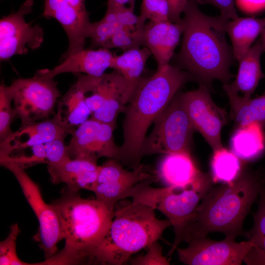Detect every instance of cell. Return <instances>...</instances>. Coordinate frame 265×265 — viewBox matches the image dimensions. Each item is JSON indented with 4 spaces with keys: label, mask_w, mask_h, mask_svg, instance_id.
Wrapping results in <instances>:
<instances>
[{
    "label": "cell",
    "mask_w": 265,
    "mask_h": 265,
    "mask_svg": "<svg viewBox=\"0 0 265 265\" xmlns=\"http://www.w3.org/2000/svg\"><path fill=\"white\" fill-rule=\"evenodd\" d=\"M183 14V39L177 57L180 64L210 89L215 80L229 84L234 58L226 38L230 20L204 14L194 0H188Z\"/></svg>",
    "instance_id": "obj_1"
},
{
    "label": "cell",
    "mask_w": 265,
    "mask_h": 265,
    "mask_svg": "<svg viewBox=\"0 0 265 265\" xmlns=\"http://www.w3.org/2000/svg\"><path fill=\"white\" fill-rule=\"evenodd\" d=\"M194 79L187 71L169 64L141 78L124 112L123 142L117 159L122 165L133 169L140 164V153L150 126L178 90Z\"/></svg>",
    "instance_id": "obj_2"
},
{
    "label": "cell",
    "mask_w": 265,
    "mask_h": 265,
    "mask_svg": "<svg viewBox=\"0 0 265 265\" xmlns=\"http://www.w3.org/2000/svg\"><path fill=\"white\" fill-rule=\"evenodd\" d=\"M254 174L241 172L231 184L212 186L185 228L181 242L219 232L235 239L244 236L243 221L262 189Z\"/></svg>",
    "instance_id": "obj_3"
},
{
    "label": "cell",
    "mask_w": 265,
    "mask_h": 265,
    "mask_svg": "<svg viewBox=\"0 0 265 265\" xmlns=\"http://www.w3.org/2000/svg\"><path fill=\"white\" fill-rule=\"evenodd\" d=\"M170 222L157 217L155 210L141 202L115 207L106 234L91 251L88 262L122 265L131 256L161 238Z\"/></svg>",
    "instance_id": "obj_4"
},
{
    "label": "cell",
    "mask_w": 265,
    "mask_h": 265,
    "mask_svg": "<svg viewBox=\"0 0 265 265\" xmlns=\"http://www.w3.org/2000/svg\"><path fill=\"white\" fill-rule=\"evenodd\" d=\"M61 223L65 244L52 258L53 265L87 261L91 251L107 231L114 215L97 199H84L69 190L53 203Z\"/></svg>",
    "instance_id": "obj_5"
},
{
    "label": "cell",
    "mask_w": 265,
    "mask_h": 265,
    "mask_svg": "<svg viewBox=\"0 0 265 265\" xmlns=\"http://www.w3.org/2000/svg\"><path fill=\"white\" fill-rule=\"evenodd\" d=\"M152 180L137 185L129 197L147 204L163 214L170 222L175 233V239L169 251L171 256L181 242L185 228L192 218L201 200L214 184L211 174L186 185L164 187L151 186Z\"/></svg>",
    "instance_id": "obj_6"
},
{
    "label": "cell",
    "mask_w": 265,
    "mask_h": 265,
    "mask_svg": "<svg viewBox=\"0 0 265 265\" xmlns=\"http://www.w3.org/2000/svg\"><path fill=\"white\" fill-rule=\"evenodd\" d=\"M153 123V130L142 144L141 159L154 154L190 153L194 129L179 94H176Z\"/></svg>",
    "instance_id": "obj_7"
},
{
    "label": "cell",
    "mask_w": 265,
    "mask_h": 265,
    "mask_svg": "<svg viewBox=\"0 0 265 265\" xmlns=\"http://www.w3.org/2000/svg\"><path fill=\"white\" fill-rule=\"evenodd\" d=\"M0 162L12 173L19 183L39 222V229L34 238L43 251L46 260L51 258L56 254L57 244L63 239L60 218L55 207L45 202L38 185L25 169L11 161Z\"/></svg>",
    "instance_id": "obj_8"
},
{
    "label": "cell",
    "mask_w": 265,
    "mask_h": 265,
    "mask_svg": "<svg viewBox=\"0 0 265 265\" xmlns=\"http://www.w3.org/2000/svg\"><path fill=\"white\" fill-rule=\"evenodd\" d=\"M9 87L22 124L49 119L60 97L53 79L36 74L32 78L17 79Z\"/></svg>",
    "instance_id": "obj_9"
},
{
    "label": "cell",
    "mask_w": 265,
    "mask_h": 265,
    "mask_svg": "<svg viewBox=\"0 0 265 265\" xmlns=\"http://www.w3.org/2000/svg\"><path fill=\"white\" fill-rule=\"evenodd\" d=\"M158 180L144 165L129 171L117 159H109L99 169L91 191L96 199L104 204L112 212L120 201L129 197L132 189L138 184L147 180Z\"/></svg>",
    "instance_id": "obj_10"
},
{
    "label": "cell",
    "mask_w": 265,
    "mask_h": 265,
    "mask_svg": "<svg viewBox=\"0 0 265 265\" xmlns=\"http://www.w3.org/2000/svg\"><path fill=\"white\" fill-rule=\"evenodd\" d=\"M194 130L204 137L212 150L223 147L221 133L228 121V115L211 97L210 88L200 83L197 89L179 94Z\"/></svg>",
    "instance_id": "obj_11"
},
{
    "label": "cell",
    "mask_w": 265,
    "mask_h": 265,
    "mask_svg": "<svg viewBox=\"0 0 265 265\" xmlns=\"http://www.w3.org/2000/svg\"><path fill=\"white\" fill-rule=\"evenodd\" d=\"M186 248L177 247L179 260L188 265H240L252 247L248 239L240 242L225 238L214 240L207 236L186 241Z\"/></svg>",
    "instance_id": "obj_12"
},
{
    "label": "cell",
    "mask_w": 265,
    "mask_h": 265,
    "mask_svg": "<svg viewBox=\"0 0 265 265\" xmlns=\"http://www.w3.org/2000/svg\"><path fill=\"white\" fill-rule=\"evenodd\" d=\"M34 1L27 0L18 10L0 21V59L7 60L17 54L26 53L29 49H36L42 44L43 30L38 25L32 26L25 16L32 10Z\"/></svg>",
    "instance_id": "obj_13"
},
{
    "label": "cell",
    "mask_w": 265,
    "mask_h": 265,
    "mask_svg": "<svg viewBox=\"0 0 265 265\" xmlns=\"http://www.w3.org/2000/svg\"><path fill=\"white\" fill-rule=\"evenodd\" d=\"M116 127L91 117L77 128L67 149L72 159H83L95 161L101 157L118 159L120 147L114 142Z\"/></svg>",
    "instance_id": "obj_14"
},
{
    "label": "cell",
    "mask_w": 265,
    "mask_h": 265,
    "mask_svg": "<svg viewBox=\"0 0 265 265\" xmlns=\"http://www.w3.org/2000/svg\"><path fill=\"white\" fill-rule=\"evenodd\" d=\"M76 129L62 125L54 117L21 124L19 129L0 142V155L45 144L55 139H65L68 134L71 135Z\"/></svg>",
    "instance_id": "obj_15"
},
{
    "label": "cell",
    "mask_w": 265,
    "mask_h": 265,
    "mask_svg": "<svg viewBox=\"0 0 265 265\" xmlns=\"http://www.w3.org/2000/svg\"><path fill=\"white\" fill-rule=\"evenodd\" d=\"M44 3L43 16L55 19L63 27L68 38V48L62 56V59L84 49L91 23L88 11L76 8L66 0H44Z\"/></svg>",
    "instance_id": "obj_16"
},
{
    "label": "cell",
    "mask_w": 265,
    "mask_h": 265,
    "mask_svg": "<svg viewBox=\"0 0 265 265\" xmlns=\"http://www.w3.org/2000/svg\"><path fill=\"white\" fill-rule=\"evenodd\" d=\"M114 55L105 48L83 49L68 56L53 69L39 70L35 74L46 79H53L59 74L66 73L100 77L110 68Z\"/></svg>",
    "instance_id": "obj_17"
},
{
    "label": "cell",
    "mask_w": 265,
    "mask_h": 265,
    "mask_svg": "<svg viewBox=\"0 0 265 265\" xmlns=\"http://www.w3.org/2000/svg\"><path fill=\"white\" fill-rule=\"evenodd\" d=\"M182 22H153L145 24L143 29L144 47L155 59L158 68L168 64L173 57L183 34Z\"/></svg>",
    "instance_id": "obj_18"
},
{
    "label": "cell",
    "mask_w": 265,
    "mask_h": 265,
    "mask_svg": "<svg viewBox=\"0 0 265 265\" xmlns=\"http://www.w3.org/2000/svg\"><path fill=\"white\" fill-rule=\"evenodd\" d=\"M97 162L83 159L70 158L57 165H48L53 183L65 184L69 190H91L98 174Z\"/></svg>",
    "instance_id": "obj_19"
},
{
    "label": "cell",
    "mask_w": 265,
    "mask_h": 265,
    "mask_svg": "<svg viewBox=\"0 0 265 265\" xmlns=\"http://www.w3.org/2000/svg\"><path fill=\"white\" fill-rule=\"evenodd\" d=\"M156 173L158 180L165 186L191 184L202 179L208 174L197 168L189 152L164 155Z\"/></svg>",
    "instance_id": "obj_20"
},
{
    "label": "cell",
    "mask_w": 265,
    "mask_h": 265,
    "mask_svg": "<svg viewBox=\"0 0 265 265\" xmlns=\"http://www.w3.org/2000/svg\"><path fill=\"white\" fill-rule=\"evenodd\" d=\"M151 55L147 47H137L124 51L120 55H114L110 68L119 72L125 81L126 88L123 99L125 105L133 96Z\"/></svg>",
    "instance_id": "obj_21"
},
{
    "label": "cell",
    "mask_w": 265,
    "mask_h": 265,
    "mask_svg": "<svg viewBox=\"0 0 265 265\" xmlns=\"http://www.w3.org/2000/svg\"><path fill=\"white\" fill-rule=\"evenodd\" d=\"M263 52L259 40L240 59L235 80L229 84L232 90L241 92L245 97H251L260 80L265 77L261 65V56Z\"/></svg>",
    "instance_id": "obj_22"
},
{
    "label": "cell",
    "mask_w": 265,
    "mask_h": 265,
    "mask_svg": "<svg viewBox=\"0 0 265 265\" xmlns=\"http://www.w3.org/2000/svg\"><path fill=\"white\" fill-rule=\"evenodd\" d=\"M223 88L229 99L230 117L238 127L252 123L265 126V95L255 98L241 96L229 83L223 84Z\"/></svg>",
    "instance_id": "obj_23"
},
{
    "label": "cell",
    "mask_w": 265,
    "mask_h": 265,
    "mask_svg": "<svg viewBox=\"0 0 265 265\" xmlns=\"http://www.w3.org/2000/svg\"><path fill=\"white\" fill-rule=\"evenodd\" d=\"M265 27V17H239L228 21L226 32L232 43L233 56L239 61Z\"/></svg>",
    "instance_id": "obj_24"
},
{
    "label": "cell",
    "mask_w": 265,
    "mask_h": 265,
    "mask_svg": "<svg viewBox=\"0 0 265 265\" xmlns=\"http://www.w3.org/2000/svg\"><path fill=\"white\" fill-rule=\"evenodd\" d=\"M91 114L85 102L82 87L77 80L58 102L53 117L62 125L76 129Z\"/></svg>",
    "instance_id": "obj_25"
},
{
    "label": "cell",
    "mask_w": 265,
    "mask_h": 265,
    "mask_svg": "<svg viewBox=\"0 0 265 265\" xmlns=\"http://www.w3.org/2000/svg\"><path fill=\"white\" fill-rule=\"evenodd\" d=\"M263 128L258 123L238 127L231 139L232 151L246 161L259 157L265 149Z\"/></svg>",
    "instance_id": "obj_26"
},
{
    "label": "cell",
    "mask_w": 265,
    "mask_h": 265,
    "mask_svg": "<svg viewBox=\"0 0 265 265\" xmlns=\"http://www.w3.org/2000/svg\"><path fill=\"white\" fill-rule=\"evenodd\" d=\"M126 88L122 76L113 70L111 84L104 104L91 117L116 127L117 117L120 113L125 112L126 107L123 102Z\"/></svg>",
    "instance_id": "obj_27"
},
{
    "label": "cell",
    "mask_w": 265,
    "mask_h": 265,
    "mask_svg": "<svg viewBox=\"0 0 265 265\" xmlns=\"http://www.w3.org/2000/svg\"><path fill=\"white\" fill-rule=\"evenodd\" d=\"M260 196L258 209L254 215L253 226L244 234L253 244L244 260L247 265H265V190L263 186Z\"/></svg>",
    "instance_id": "obj_28"
},
{
    "label": "cell",
    "mask_w": 265,
    "mask_h": 265,
    "mask_svg": "<svg viewBox=\"0 0 265 265\" xmlns=\"http://www.w3.org/2000/svg\"><path fill=\"white\" fill-rule=\"evenodd\" d=\"M213 152L211 174L213 183H233L241 173L240 159L223 147Z\"/></svg>",
    "instance_id": "obj_29"
},
{
    "label": "cell",
    "mask_w": 265,
    "mask_h": 265,
    "mask_svg": "<svg viewBox=\"0 0 265 265\" xmlns=\"http://www.w3.org/2000/svg\"><path fill=\"white\" fill-rule=\"evenodd\" d=\"M11 153L0 155V161H11L24 169L38 164H48L44 144L36 145Z\"/></svg>",
    "instance_id": "obj_30"
},
{
    "label": "cell",
    "mask_w": 265,
    "mask_h": 265,
    "mask_svg": "<svg viewBox=\"0 0 265 265\" xmlns=\"http://www.w3.org/2000/svg\"><path fill=\"white\" fill-rule=\"evenodd\" d=\"M143 29L144 27L132 30L121 27L103 48H118L124 52L135 47H144Z\"/></svg>",
    "instance_id": "obj_31"
},
{
    "label": "cell",
    "mask_w": 265,
    "mask_h": 265,
    "mask_svg": "<svg viewBox=\"0 0 265 265\" xmlns=\"http://www.w3.org/2000/svg\"><path fill=\"white\" fill-rule=\"evenodd\" d=\"M12 97L9 87L1 83L0 85V142L12 133L11 124L17 112L11 106Z\"/></svg>",
    "instance_id": "obj_32"
},
{
    "label": "cell",
    "mask_w": 265,
    "mask_h": 265,
    "mask_svg": "<svg viewBox=\"0 0 265 265\" xmlns=\"http://www.w3.org/2000/svg\"><path fill=\"white\" fill-rule=\"evenodd\" d=\"M20 232L19 225L15 223L10 228L6 238L0 242V265H31L21 260L16 251V239Z\"/></svg>",
    "instance_id": "obj_33"
},
{
    "label": "cell",
    "mask_w": 265,
    "mask_h": 265,
    "mask_svg": "<svg viewBox=\"0 0 265 265\" xmlns=\"http://www.w3.org/2000/svg\"><path fill=\"white\" fill-rule=\"evenodd\" d=\"M123 26L103 18L100 21L91 23L88 33L92 46L104 48L116 31ZM124 27V26H123Z\"/></svg>",
    "instance_id": "obj_34"
},
{
    "label": "cell",
    "mask_w": 265,
    "mask_h": 265,
    "mask_svg": "<svg viewBox=\"0 0 265 265\" xmlns=\"http://www.w3.org/2000/svg\"><path fill=\"white\" fill-rule=\"evenodd\" d=\"M140 16L145 21H170L167 0H142Z\"/></svg>",
    "instance_id": "obj_35"
},
{
    "label": "cell",
    "mask_w": 265,
    "mask_h": 265,
    "mask_svg": "<svg viewBox=\"0 0 265 265\" xmlns=\"http://www.w3.org/2000/svg\"><path fill=\"white\" fill-rule=\"evenodd\" d=\"M147 252L143 255L135 257L130 262L132 265H169L170 264L167 256L162 253V247L155 241L146 248Z\"/></svg>",
    "instance_id": "obj_36"
},
{
    "label": "cell",
    "mask_w": 265,
    "mask_h": 265,
    "mask_svg": "<svg viewBox=\"0 0 265 265\" xmlns=\"http://www.w3.org/2000/svg\"><path fill=\"white\" fill-rule=\"evenodd\" d=\"M64 140L55 139L44 144L48 165H56L71 158Z\"/></svg>",
    "instance_id": "obj_37"
},
{
    "label": "cell",
    "mask_w": 265,
    "mask_h": 265,
    "mask_svg": "<svg viewBox=\"0 0 265 265\" xmlns=\"http://www.w3.org/2000/svg\"><path fill=\"white\" fill-rule=\"evenodd\" d=\"M199 4H210L217 8L221 16L228 20L238 17L235 0H194Z\"/></svg>",
    "instance_id": "obj_38"
},
{
    "label": "cell",
    "mask_w": 265,
    "mask_h": 265,
    "mask_svg": "<svg viewBox=\"0 0 265 265\" xmlns=\"http://www.w3.org/2000/svg\"><path fill=\"white\" fill-rule=\"evenodd\" d=\"M235 4L242 12L253 14L265 9V0H235Z\"/></svg>",
    "instance_id": "obj_39"
},
{
    "label": "cell",
    "mask_w": 265,
    "mask_h": 265,
    "mask_svg": "<svg viewBox=\"0 0 265 265\" xmlns=\"http://www.w3.org/2000/svg\"><path fill=\"white\" fill-rule=\"evenodd\" d=\"M169 7V18L171 22L179 23L182 22L181 15L188 0H167Z\"/></svg>",
    "instance_id": "obj_40"
},
{
    "label": "cell",
    "mask_w": 265,
    "mask_h": 265,
    "mask_svg": "<svg viewBox=\"0 0 265 265\" xmlns=\"http://www.w3.org/2000/svg\"><path fill=\"white\" fill-rule=\"evenodd\" d=\"M135 0H107V8L115 9L120 7L126 6L129 4V7H134Z\"/></svg>",
    "instance_id": "obj_41"
},
{
    "label": "cell",
    "mask_w": 265,
    "mask_h": 265,
    "mask_svg": "<svg viewBox=\"0 0 265 265\" xmlns=\"http://www.w3.org/2000/svg\"><path fill=\"white\" fill-rule=\"evenodd\" d=\"M66 1L71 5L80 10L87 11L85 4V0H66Z\"/></svg>",
    "instance_id": "obj_42"
},
{
    "label": "cell",
    "mask_w": 265,
    "mask_h": 265,
    "mask_svg": "<svg viewBox=\"0 0 265 265\" xmlns=\"http://www.w3.org/2000/svg\"><path fill=\"white\" fill-rule=\"evenodd\" d=\"M264 51L265 52V27L261 33V39L260 40Z\"/></svg>",
    "instance_id": "obj_43"
},
{
    "label": "cell",
    "mask_w": 265,
    "mask_h": 265,
    "mask_svg": "<svg viewBox=\"0 0 265 265\" xmlns=\"http://www.w3.org/2000/svg\"><path fill=\"white\" fill-rule=\"evenodd\" d=\"M262 182L264 183V184L265 185V179H264L263 181H262Z\"/></svg>",
    "instance_id": "obj_44"
}]
</instances>
